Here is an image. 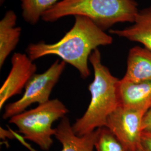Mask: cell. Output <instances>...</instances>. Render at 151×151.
Returning a JSON list of instances; mask_svg holds the SVG:
<instances>
[{
	"mask_svg": "<svg viewBox=\"0 0 151 151\" xmlns=\"http://www.w3.org/2000/svg\"><path fill=\"white\" fill-rule=\"evenodd\" d=\"M118 93L119 106L151 108V80L133 82L122 78L118 83Z\"/></svg>",
	"mask_w": 151,
	"mask_h": 151,
	"instance_id": "9c48e42d",
	"label": "cell"
},
{
	"mask_svg": "<svg viewBox=\"0 0 151 151\" xmlns=\"http://www.w3.org/2000/svg\"><path fill=\"white\" fill-rule=\"evenodd\" d=\"M89 61L94 72L93 80L88 86L90 103L83 116L72 125L73 132L79 137L105 127L109 116L119 106V80L103 65L99 49L92 52Z\"/></svg>",
	"mask_w": 151,
	"mask_h": 151,
	"instance_id": "7a4b0ae2",
	"label": "cell"
},
{
	"mask_svg": "<svg viewBox=\"0 0 151 151\" xmlns=\"http://www.w3.org/2000/svg\"><path fill=\"white\" fill-rule=\"evenodd\" d=\"M68 112L63 103L55 99L11 117L9 123L16 125L17 132L25 139L35 143L43 151H48L53 143L52 137L55 133V129L52 128L53 123L65 117Z\"/></svg>",
	"mask_w": 151,
	"mask_h": 151,
	"instance_id": "277c9868",
	"label": "cell"
},
{
	"mask_svg": "<svg viewBox=\"0 0 151 151\" xmlns=\"http://www.w3.org/2000/svg\"><path fill=\"white\" fill-rule=\"evenodd\" d=\"M27 54L16 53L11 58V69L0 89V109L11 97L19 95L37 70Z\"/></svg>",
	"mask_w": 151,
	"mask_h": 151,
	"instance_id": "52a82bcc",
	"label": "cell"
},
{
	"mask_svg": "<svg viewBox=\"0 0 151 151\" xmlns=\"http://www.w3.org/2000/svg\"><path fill=\"white\" fill-rule=\"evenodd\" d=\"M147 108H126L119 106L107 119L106 125L126 151H135L142 132V120Z\"/></svg>",
	"mask_w": 151,
	"mask_h": 151,
	"instance_id": "8992f818",
	"label": "cell"
},
{
	"mask_svg": "<svg viewBox=\"0 0 151 151\" xmlns=\"http://www.w3.org/2000/svg\"><path fill=\"white\" fill-rule=\"evenodd\" d=\"M124 80H151V50L145 47L135 46L128 52Z\"/></svg>",
	"mask_w": 151,
	"mask_h": 151,
	"instance_id": "8fae6325",
	"label": "cell"
},
{
	"mask_svg": "<svg viewBox=\"0 0 151 151\" xmlns=\"http://www.w3.org/2000/svg\"><path fill=\"white\" fill-rule=\"evenodd\" d=\"M54 137L62 145L60 151H93L97 135V129L82 137L77 136L73 131L69 119L66 116L62 118L58 127L55 128ZM15 138L30 151H37L30 146L26 139L17 132L11 129Z\"/></svg>",
	"mask_w": 151,
	"mask_h": 151,
	"instance_id": "ba28073f",
	"label": "cell"
},
{
	"mask_svg": "<svg viewBox=\"0 0 151 151\" xmlns=\"http://www.w3.org/2000/svg\"><path fill=\"white\" fill-rule=\"evenodd\" d=\"M95 148L97 151H126L115 135L106 127L97 129Z\"/></svg>",
	"mask_w": 151,
	"mask_h": 151,
	"instance_id": "5bb4252c",
	"label": "cell"
},
{
	"mask_svg": "<svg viewBox=\"0 0 151 151\" xmlns=\"http://www.w3.org/2000/svg\"><path fill=\"white\" fill-rule=\"evenodd\" d=\"M142 130L151 132V108L145 115L142 123Z\"/></svg>",
	"mask_w": 151,
	"mask_h": 151,
	"instance_id": "2e32d148",
	"label": "cell"
},
{
	"mask_svg": "<svg viewBox=\"0 0 151 151\" xmlns=\"http://www.w3.org/2000/svg\"><path fill=\"white\" fill-rule=\"evenodd\" d=\"M139 10L135 0H60L41 19L54 22L66 16H85L105 31L118 23L132 24Z\"/></svg>",
	"mask_w": 151,
	"mask_h": 151,
	"instance_id": "3957f363",
	"label": "cell"
},
{
	"mask_svg": "<svg viewBox=\"0 0 151 151\" xmlns=\"http://www.w3.org/2000/svg\"><path fill=\"white\" fill-rule=\"evenodd\" d=\"M109 32L151 50V4L139 10L132 25L123 29H110Z\"/></svg>",
	"mask_w": 151,
	"mask_h": 151,
	"instance_id": "30bf717a",
	"label": "cell"
},
{
	"mask_svg": "<svg viewBox=\"0 0 151 151\" xmlns=\"http://www.w3.org/2000/svg\"><path fill=\"white\" fill-rule=\"evenodd\" d=\"M65 65V61L57 60L43 73L33 76L25 87L22 98L6 106L3 118H11L22 113L34 103L39 105L48 101L52 90L59 80Z\"/></svg>",
	"mask_w": 151,
	"mask_h": 151,
	"instance_id": "5b68a950",
	"label": "cell"
},
{
	"mask_svg": "<svg viewBox=\"0 0 151 151\" xmlns=\"http://www.w3.org/2000/svg\"><path fill=\"white\" fill-rule=\"evenodd\" d=\"M17 16L12 10L6 12L0 21V67L19 42L22 28L16 27Z\"/></svg>",
	"mask_w": 151,
	"mask_h": 151,
	"instance_id": "7c38bea8",
	"label": "cell"
},
{
	"mask_svg": "<svg viewBox=\"0 0 151 151\" xmlns=\"http://www.w3.org/2000/svg\"><path fill=\"white\" fill-rule=\"evenodd\" d=\"M75 17L73 27L59 41L53 44L44 42L30 44L27 52L32 61L46 55H57L76 68L81 77L86 78L90 75L88 60L92 52L100 46L111 44L113 38L89 18Z\"/></svg>",
	"mask_w": 151,
	"mask_h": 151,
	"instance_id": "6da1fadb",
	"label": "cell"
},
{
	"mask_svg": "<svg viewBox=\"0 0 151 151\" xmlns=\"http://www.w3.org/2000/svg\"><path fill=\"white\" fill-rule=\"evenodd\" d=\"M135 151H151V132L143 131Z\"/></svg>",
	"mask_w": 151,
	"mask_h": 151,
	"instance_id": "9a60e30c",
	"label": "cell"
},
{
	"mask_svg": "<svg viewBox=\"0 0 151 151\" xmlns=\"http://www.w3.org/2000/svg\"><path fill=\"white\" fill-rule=\"evenodd\" d=\"M60 0H20L22 15L27 23L35 25L44 13Z\"/></svg>",
	"mask_w": 151,
	"mask_h": 151,
	"instance_id": "4fadbf2b",
	"label": "cell"
}]
</instances>
